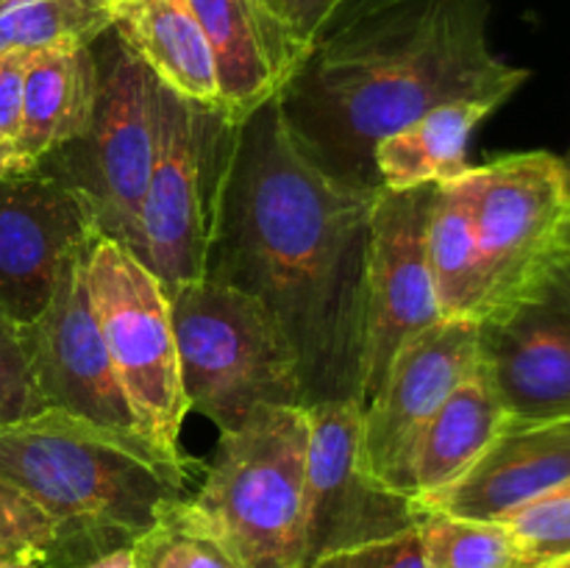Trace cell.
Returning <instances> with one entry per match:
<instances>
[{
  "instance_id": "cell-1",
  "label": "cell",
  "mask_w": 570,
  "mask_h": 568,
  "mask_svg": "<svg viewBox=\"0 0 570 568\" xmlns=\"http://www.w3.org/2000/svg\"><path fill=\"white\" fill-rule=\"evenodd\" d=\"M382 184L337 176L267 100L239 123L206 276L259 301L298 360L306 407L362 404L371 215Z\"/></svg>"
},
{
  "instance_id": "cell-2",
  "label": "cell",
  "mask_w": 570,
  "mask_h": 568,
  "mask_svg": "<svg viewBox=\"0 0 570 568\" xmlns=\"http://www.w3.org/2000/svg\"><path fill=\"white\" fill-rule=\"evenodd\" d=\"M490 0H406L323 39L278 95L289 126L321 165L379 184L373 150L454 100L499 109L529 70L488 39Z\"/></svg>"
},
{
  "instance_id": "cell-3",
  "label": "cell",
  "mask_w": 570,
  "mask_h": 568,
  "mask_svg": "<svg viewBox=\"0 0 570 568\" xmlns=\"http://www.w3.org/2000/svg\"><path fill=\"white\" fill-rule=\"evenodd\" d=\"M189 457L61 410L0 423V484L65 529L72 562L134 546L187 496Z\"/></svg>"
},
{
  "instance_id": "cell-4",
  "label": "cell",
  "mask_w": 570,
  "mask_h": 568,
  "mask_svg": "<svg viewBox=\"0 0 570 568\" xmlns=\"http://www.w3.org/2000/svg\"><path fill=\"white\" fill-rule=\"evenodd\" d=\"M309 415L265 404L220 432L206 477L176 512L209 535L237 568H301L306 560Z\"/></svg>"
},
{
  "instance_id": "cell-5",
  "label": "cell",
  "mask_w": 570,
  "mask_h": 568,
  "mask_svg": "<svg viewBox=\"0 0 570 568\" xmlns=\"http://www.w3.org/2000/svg\"><path fill=\"white\" fill-rule=\"evenodd\" d=\"M167 295L189 410L228 432L265 404L306 407L298 360L259 301L215 278Z\"/></svg>"
},
{
  "instance_id": "cell-6",
  "label": "cell",
  "mask_w": 570,
  "mask_h": 568,
  "mask_svg": "<svg viewBox=\"0 0 570 568\" xmlns=\"http://www.w3.org/2000/svg\"><path fill=\"white\" fill-rule=\"evenodd\" d=\"M237 123L156 87V159L139 209L134 254L165 290L206 276L217 204Z\"/></svg>"
},
{
  "instance_id": "cell-7",
  "label": "cell",
  "mask_w": 570,
  "mask_h": 568,
  "mask_svg": "<svg viewBox=\"0 0 570 568\" xmlns=\"http://www.w3.org/2000/svg\"><path fill=\"white\" fill-rule=\"evenodd\" d=\"M98 59V104L87 131L37 167L72 184L95 212L104 237L126 248L139 243V209L156 159L154 72L106 31L92 45Z\"/></svg>"
},
{
  "instance_id": "cell-8",
  "label": "cell",
  "mask_w": 570,
  "mask_h": 568,
  "mask_svg": "<svg viewBox=\"0 0 570 568\" xmlns=\"http://www.w3.org/2000/svg\"><path fill=\"white\" fill-rule=\"evenodd\" d=\"M95 317L120 388L145 438L176 460L189 404L178 371L170 295L131 248L98 237L87 256Z\"/></svg>"
},
{
  "instance_id": "cell-9",
  "label": "cell",
  "mask_w": 570,
  "mask_h": 568,
  "mask_svg": "<svg viewBox=\"0 0 570 568\" xmlns=\"http://www.w3.org/2000/svg\"><path fill=\"white\" fill-rule=\"evenodd\" d=\"M479 256V321L515 295L570 239V176L546 150L462 173Z\"/></svg>"
},
{
  "instance_id": "cell-10",
  "label": "cell",
  "mask_w": 570,
  "mask_h": 568,
  "mask_svg": "<svg viewBox=\"0 0 570 568\" xmlns=\"http://www.w3.org/2000/svg\"><path fill=\"white\" fill-rule=\"evenodd\" d=\"M306 462V562L399 538L421 527V501L379 482L362 466V404L317 401ZM301 566V568H304Z\"/></svg>"
},
{
  "instance_id": "cell-11",
  "label": "cell",
  "mask_w": 570,
  "mask_h": 568,
  "mask_svg": "<svg viewBox=\"0 0 570 568\" xmlns=\"http://www.w3.org/2000/svg\"><path fill=\"white\" fill-rule=\"evenodd\" d=\"M476 326L479 365L510 421L570 415V239Z\"/></svg>"
},
{
  "instance_id": "cell-12",
  "label": "cell",
  "mask_w": 570,
  "mask_h": 568,
  "mask_svg": "<svg viewBox=\"0 0 570 568\" xmlns=\"http://www.w3.org/2000/svg\"><path fill=\"white\" fill-rule=\"evenodd\" d=\"M434 187L384 189L371 215L365 276L362 407L382 384L401 345L443 321L426 262V221Z\"/></svg>"
},
{
  "instance_id": "cell-13",
  "label": "cell",
  "mask_w": 570,
  "mask_h": 568,
  "mask_svg": "<svg viewBox=\"0 0 570 568\" xmlns=\"http://www.w3.org/2000/svg\"><path fill=\"white\" fill-rule=\"evenodd\" d=\"M89 251L67 262L42 315L20 326L22 349L48 410L83 418L111 432L142 434L111 365L89 298Z\"/></svg>"
},
{
  "instance_id": "cell-14",
  "label": "cell",
  "mask_w": 570,
  "mask_h": 568,
  "mask_svg": "<svg viewBox=\"0 0 570 568\" xmlns=\"http://www.w3.org/2000/svg\"><path fill=\"white\" fill-rule=\"evenodd\" d=\"M104 237L72 184L33 167L0 178V312L17 329L45 312L72 256Z\"/></svg>"
},
{
  "instance_id": "cell-15",
  "label": "cell",
  "mask_w": 570,
  "mask_h": 568,
  "mask_svg": "<svg viewBox=\"0 0 570 568\" xmlns=\"http://www.w3.org/2000/svg\"><path fill=\"white\" fill-rule=\"evenodd\" d=\"M479 326L443 317L401 345L376 393L362 407V466L399 490L406 462L440 407L476 371Z\"/></svg>"
},
{
  "instance_id": "cell-16",
  "label": "cell",
  "mask_w": 570,
  "mask_h": 568,
  "mask_svg": "<svg viewBox=\"0 0 570 568\" xmlns=\"http://www.w3.org/2000/svg\"><path fill=\"white\" fill-rule=\"evenodd\" d=\"M570 482V415L507 421L499 438L449 488L421 501L423 510L501 521L529 501Z\"/></svg>"
},
{
  "instance_id": "cell-17",
  "label": "cell",
  "mask_w": 570,
  "mask_h": 568,
  "mask_svg": "<svg viewBox=\"0 0 570 568\" xmlns=\"http://www.w3.org/2000/svg\"><path fill=\"white\" fill-rule=\"evenodd\" d=\"M215 59L223 115L243 123L278 98L309 59L259 0H187Z\"/></svg>"
},
{
  "instance_id": "cell-18",
  "label": "cell",
  "mask_w": 570,
  "mask_h": 568,
  "mask_svg": "<svg viewBox=\"0 0 570 568\" xmlns=\"http://www.w3.org/2000/svg\"><path fill=\"white\" fill-rule=\"evenodd\" d=\"M111 31L161 87L223 111L215 59L187 0H109Z\"/></svg>"
},
{
  "instance_id": "cell-19",
  "label": "cell",
  "mask_w": 570,
  "mask_h": 568,
  "mask_svg": "<svg viewBox=\"0 0 570 568\" xmlns=\"http://www.w3.org/2000/svg\"><path fill=\"white\" fill-rule=\"evenodd\" d=\"M98 104L92 45H56L28 53L17 148L33 165L89 128Z\"/></svg>"
},
{
  "instance_id": "cell-20",
  "label": "cell",
  "mask_w": 570,
  "mask_h": 568,
  "mask_svg": "<svg viewBox=\"0 0 570 568\" xmlns=\"http://www.w3.org/2000/svg\"><path fill=\"white\" fill-rule=\"evenodd\" d=\"M510 415L482 365L445 399L406 462L401 493L423 501L462 477L499 438Z\"/></svg>"
},
{
  "instance_id": "cell-21",
  "label": "cell",
  "mask_w": 570,
  "mask_h": 568,
  "mask_svg": "<svg viewBox=\"0 0 570 568\" xmlns=\"http://www.w3.org/2000/svg\"><path fill=\"white\" fill-rule=\"evenodd\" d=\"M493 111L479 100H454L384 137L373 150L379 184L384 189H415L460 178L468 170L473 131Z\"/></svg>"
},
{
  "instance_id": "cell-22",
  "label": "cell",
  "mask_w": 570,
  "mask_h": 568,
  "mask_svg": "<svg viewBox=\"0 0 570 568\" xmlns=\"http://www.w3.org/2000/svg\"><path fill=\"white\" fill-rule=\"evenodd\" d=\"M426 262L440 315L479 321V256L465 178L434 187L426 221Z\"/></svg>"
},
{
  "instance_id": "cell-23",
  "label": "cell",
  "mask_w": 570,
  "mask_h": 568,
  "mask_svg": "<svg viewBox=\"0 0 570 568\" xmlns=\"http://www.w3.org/2000/svg\"><path fill=\"white\" fill-rule=\"evenodd\" d=\"M111 31L109 0H9L0 9V53L95 45Z\"/></svg>"
},
{
  "instance_id": "cell-24",
  "label": "cell",
  "mask_w": 570,
  "mask_h": 568,
  "mask_svg": "<svg viewBox=\"0 0 570 568\" xmlns=\"http://www.w3.org/2000/svg\"><path fill=\"white\" fill-rule=\"evenodd\" d=\"M417 532L426 568H523L521 551L504 521L426 510Z\"/></svg>"
},
{
  "instance_id": "cell-25",
  "label": "cell",
  "mask_w": 570,
  "mask_h": 568,
  "mask_svg": "<svg viewBox=\"0 0 570 568\" xmlns=\"http://www.w3.org/2000/svg\"><path fill=\"white\" fill-rule=\"evenodd\" d=\"M72 562L70 540L53 516L0 484V568Z\"/></svg>"
},
{
  "instance_id": "cell-26",
  "label": "cell",
  "mask_w": 570,
  "mask_h": 568,
  "mask_svg": "<svg viewBox=\"0 0 570 568\" xmlns=\"http://www.w3.org/2000/svg\"><path fill=\"white\" fill-rule=\"evenodd\" d=\"M501 521L515 538L523 568H568L570 566V482Z\"/></svg>"
},
{
  "instance_id": "cell-27",
  "label": "cell",
  "mask_w": 570,
  "mask_h": 568,
  "mask_svg": "<svg viewBox=\"0 0 570 568\" xmlns=\"http://www.w3.org/2000/svg\"><path fill=\"white\" fill-rule=\"evenodd\" d=\"M176 505L134 543L137 568H237L209 535L178 516Z\"/></svg>"
},
{
  "instance_id": "cell-28",
  "label": "cell",
  "mask_w": 570,
  "mask_h": 568,
  "mask_svg": "<svg viewBox=\"0 0 570 568\" xmlns=\"http://www.w3.org/2000/svg\"><path fill=\"white\" fill-rule=\"evenodd\" d=\"M48 410L33 384L20 329L0 312V423Z\"/></svg>"
},
{
  "instance_id": "cell-29",
  "label": "cell",
  "mask_w": 570,
  "mask_h": 568,
  "mask_svg": "<svg viewBox=\"0 0 570 568\" xmlns=\"http://www.w3.org/2000/svg\"><path fill=\"white\" fill-rule=\"evenodd\" d=\"M304 568H426V560H423L421 532L412 529L399 538L321 557L315 562H306Z\"/></svg>"
},
{
  "instance_id": "cell-30",
  "label": "cell",
  "mask_w": 570,
  "mask_h": 568,
  "mask_svg": "<svg viewBox=\"0 0 570 568\" xmlns=\"http://www.w3.org/2000/svg\"><path fill=\"white\" fill-rule=\"evenodd\" d=\"M259 3L312 56V50L326 37L328 22L345 0H259Z\"/></svg>"
},
{
  "instance_id": "cell-31",
  "label": "cell",
  "mask_w": 570,
  "mask_h": 568,
  "mask_svg": "<svg viewBox=\"0 0 570 568\" xmlns=\"http://www.w3.org/2000/svg\"><path fill=\"white\" fill-rule=\"evenodd\" d=\"M31 50H3L0 53V134L9 139L20 137L22 123V81Z\"/></svg>"
},
{
  "instance_id": "cell-32",
  "label": "cell",
  "mask_w": 570,
  "mask_h": 568,
  "mask_svg": "<svg viewBox=\"0 0 570 568\" xmlns=\"http://www.w3.org/2000/svg\"><path fill=\"white\" fill-rule=\"evenodd\" d=\"M399 3H406V0H345V3L337 9V14L332 17V22H328L326 37H332V33H337V31H343V28L354 26V22L367 20V17L379 14V11L393 9V6H399ZM326 37H323V39H326ZM323 39H321V42H323Z\"/></svg>"
},
{
  "instance_id": "cell-33",
  "label": "cell",
  "mask_w": 570,
  "mask_h": 568,
  "mask_svg": "<svg viewBox=\"0 0 570 568\" xmlns=\"http://www.w3.org/2000/svg\"><path fill=\"white\" fill-rule=\"evenodd\" d=\"M6 568H137V555L134 546L106 551V555L92 557L83 562H33V566H6Z\"/></svg>"
},
{
  "instance_id": "cell-34",
  "label": "cell",
  "mask_w": 570,
  "mask_h": 568,
  "mask_svg": "<svg viewBox=\"0 0 570 568\" xmlns=\"http://www.w3.org/2000/svg\"><path fill=\"white\" fill-rule=\"evenodd\" d=\"M33 161L26 159L20 148H17L14 139L3 137L0 134V178H9V176H22V173L33 170Z\"/></svg>"
},
{
  "instance_id": "cell-35",
  "label": "cell",
  "mask_w": 570,
  "mask_h": 568,
  "mask_svg": "<svg viewBox=\"0 0 570 568\" xmlns=\"http://www.w3.org/2000/svg\"><path fill=\"white\" fill-rule=\"evenodd\" d=\"M562 161H566V167H568V176H570V150H568V156H566V159H562Z\"/></svg>"
},
{
  "instance_id": "cell-36",
  "label": "cell",
  "mask_w": 570,
  "mask_h": 568,
  "mask_svg": "<svg viewBox=\"0 0 570 568\" xmlns=\"http://www.w3.org/2000/svg\"><path fill=\"white\" fill-rule=\"evenodd\" d=\"M568 568H570V566H568Z\"/></svg>"
}]
</instances>
